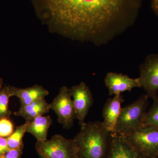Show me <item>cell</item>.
I'll return each mask as SVG.
<instances>
[{
  "label": "cell",
  "mask_w": 158,
  "mask_h": 158,
  "mask_svg": "<svg viewBox=\"0 0 158 158\" xmlns=\"http://www.w3.org/2000/svg\"><path fill=\"white\" fill-rule=\"evenodd\" d=\"M70 93L76 113L77 118L81 126L85 123V118L94 103L92 92L85 82L74 85Z\"/></svg>",
  "instance_id": "cell-8"
},
{
  "label": "cell",
  "mask_w": 158,
  "mask_h": 158,
  "mask_svg": "<svg viewBox=\"0 0 158 158\" xmlns=\"http://www.w3.org/2000/svg\"><path fill=\"white\" fill-rule=\"evenodd\" d=\"M14 131V125L9 117L0 118V137L8 138Z\"/></svg>",
  "instance_id": "cell-18"
},
{
  "label": "cell",
  "mask_w": 158,
  "mask_h": 158,
  "mask_svg": "<svg viewBox=\"0 0 158 158\" xmlns=\"http://www.w3.org/2000/svg\"><path fill=\"white\" fill-rule=\"evenodd\" d=\"M153 100L152 106L144 115L142 126H151L158 128V96Z\"/></svg>",
  "instance_id": "cell-16"
},
{
  "label": "cell",
  "mask_w": 158,
  "mask_h": 158,
  "mask_svg": "<svg viewBox=\"0 0 158 158\" xmlns=\"http://www.w3.org/2000/svg\"><path fill=\"white\" fill-rule=\"evenodd\" d=\"M35 148L39 156L47 158H77L73 139L59 134L54 135L49 140L37 141Z\"/></svg>",
  "instance_id": "cell-5"
},
{
  "label": "cell",
  "mask_w": 158,
  "mask_h": 158,
  "mask_svg": "<svg viewBox=\"0 0 158 158\" xmlns=\"http://www.w3.org/2000/svg\"><path fill=\"white\" fill-rule=\"evenodd\" d=\"M147 94L122 109L113 133L121 136L131 134L142 126L148 99Z\"/></svg>",
  "instance_id": "cell-3"
},
{
  "label": "cell",
  "mask_w": 158,
  "mask_h": 158,
  "mask_svg": "<svg viewBox=\"0 0 158 158\" xmlns=\"http://www.w3.org/2000/svg\"><path fill=\"white\" fill-rule=\"evenodd\" d=\"M27 123L18 126L13 133L7 138L8 147L9 149L23 148L24 144L23 139L26 132Z\"/></svg>",
  "instance_id": "cell-15"
},
{
  "label": "cell",
  "mask_w": 158,
  "mask_h": 158,
  "mask_svg": "<svg viewBox=\"0 0 158 158\" xmlns=\"http://www.w3.org/2000/svg\"><path fill=\"white\" fill-rule=\"evenodd\" d=\"M10 97L8 86L5 85L0 90V118L11 116L12 112L9 107Z\"/></svg>",
  "instance_id": "cell-17"
},
{
  "label": "cell",
  "mask_w": 158,
  "mask_h": 158,
  "mask_svg": "<svg viewBox=\"0 0 158 158\" xmlns=\"http://www.w3.org/2000/svg\"><path fill=\"white\" fill-rule=\"evenodd\" d=\"M107 158H147L136 150L123 136L111 133Z\"/></svg>",
  "instance_id": "cell-10"
},
{
  "label": "cell",
  "mask_w": 158,
  "mask_h": 158,
  "mask_svg": "<svg viewBox=\"0 0 158 158\" xmlns=\"http://www.w3.org/2000/svg\"><path fill=\"white\" fill-rule=\"evenodd\" d=\"M124 100L122 94L113 96L108 99L105 103L102 110L103 124L111 133L114 131V128L121 113V104Z\"/></svg>",
  "instance_id": "cell-11"
},
{
  "label": "cell",
  "mask_w": 158,
  "mask_h": 158,
  "mask_svg": "<svg viewBox=\"0 0 158 158\" xmlns=\"http://www.w3.org/2000/svg\"><path fill=\"white\" fill-rule=\"evenodd\" d=\"M9 150L7 138L0 137V156L6 153Z\"/></svg>",
  "instance_id": "cell-20"
},
{
  "label": "cell",
  "mask_w": 158,
  "mask_h": 158,
  "mask_svg": "<svg viewBox=\"0 0 158 158\" xmlns=\"http://www.w3.org/2000/svg\"><path fill=\"white\" fill-rule=\"evenodd\" d=\"M27 123L26 132L30 133L37 141L47 140L48 130L53 123L50 116H37L31 121H26Z\"/></svg>",
  "instance_id": "cell-14"
},
{
  "label": "cell",
  "mask_w": 158,
  "mask_h": 158,
  "mask_svg": "<svg viewBox=\"0 0 158 158\" xmlns=\"http://www.w3.org/2000/svg\"><path fill=\"white\" fill-rule=\"evenodd\" d=\"M134 148L145 157L158 156V128L142 126L127 135L123 136Z\"/></svg>",
  "instance_id": "cell-4"
},
{
  "label": "cell",
  "mask_w": 158,
  "mask_h": 158,
  "mask_svg": "<svg viewBox=\"0 0 158 158\" xmlns=\"http://www.w3.org/2000/svg\"><path fill=\"white\" fill-rule=\"evenodd\" d=\"M50 106V110L56 114L58 122L64 129H69L73 127L77 116L69 88L66 86L60 88Z\"/></svg>",
  "instance_id": "cell-6"
},
{
  "label": "cell",
  "mask_w": 158,
  "mask_h": 158,
  "mask_svg": "<svg viewBox=\"0 0 158 158\" xmlns=\"http://www.w3.org/2000/svg\"><path fill=\"white\" fill-rule=\"evenodd\" d=\"M3 81L2 79L0 77V90L3 88Z\"/></svg>",
  "instance_id": "cell-22"
},
{
  "label": "cell",
  "mask_w": 158,
  "mask_h": 158,
  "mask_svg": "<svg viewBox=\"0 0 158 158\" xmlns=\"http://www.w3.org/2000/svg\"><path fill=\"white\" fill-rule=\"evenodd\" d=\"M73 138L77 158H107L111 133L102 122L85 123Z\"/></svg>",
  "instance_id": "cell-2"
},
{
  "label": "cell",
  "mask_w": 158,
  "mask_h": 158,
  "mask_svg": "<svg viewBox=\"0 0 158 158\" xmlns=\"http://www.w3.org/2000/svg\"><path fill=\"white\" fill-rule=\"evenodd\" d=\"M23 148L10 149L4 155L0 156V158H21Z\"/></svg>",
  "instance_id": "cell-19"
},
{
  "label": "cell",
  "mask_w": 158,
  "mask_h": 158,
  "mask_svg": "<svg viewBox=\"0 0 158 158\" xmlns=\"http://www.w3.org/2000/svg\"><path fill=\"white\" fill-rule=\"evenodd\" d=\"M158 158V156L157 157V158Z\"/></svg>",
  "instance_id": "cell-24"
},
{
  "label": "cell",
  "mask_w": 158,
  "mask_h": 158,
  "mask_svg": "<svg viewBox=\"0 0 158 158\" xmlns=\"http://www.w3.org/2000/svg\"><path fill=\"white\" fill-rule=\"evenodd\" d=\"M8 88L10 97L16 96L19 98L21 108L39 99L45 98L49 94L48 90L39 85L24 88L8 86Z\"/></svg>",
  "instance_id": "cell-12"
},
{
  "label": "cell",
  "mask_w": 158,
  "mask_h": 158,
  "mask_svg": "<svg viewBox=\"0 0 158 158\" xmlns=\"http://www.w3.org/2000/svg\"><path fill=\"white\" fill-rule=\"evenodd\" d=\"M40 158H47L46 157H45L44 156H39Z\"/></svg>",
  "instance_id": "cell-23"
},
{
  "label": "cell",
  "mask_w": 158,
  "mask_h": 158,
  "mask_svg": "<svg viewBox=\"0 0 158 158\" xmlns=\"http://www.w3.org/2000/svg\"><path fill=\"white\" fill-rule=\"evenodd\" d=\"M142 0H31L50 31L80 42L107 44L135 21Z\"/></svg>",
  "instance_id": "cell-1"
},
{
  "label": "cell",
  "mask_w": 158,
  "mask_h": 158,
  "mask_svg": "<svg viewBox=\"0 0 158 158\" xmlns=\"http://www.w3.org/2000/svg\"><path fill=\"white\" fill-rule=\"evenodd\" d=\"M105 84L110 95L114 96L133 89L141 88L139 78H132L122 73L110 72L105 77Z\"/></svg>",
  "instance_id": "cell-9"
},
{
  "label": "cell",
  "mask_w": 158,
  "mask_h": 158,
  "mask_svg": "<svg viewBox=\"0 0 158 158\" xmlns=\"http://www.w3.org/2000/svg\"><path fill=\"white\" fill-rule=\"evenodd\" d=\"M50 110V104L47 102L45 98H42L20 108L18 111L14 112V114L15 116H21L26 121H31L37 116H43L49 113Z\"/></svg>",
  "instance_id": "cell-13"
},
{
  "label": "cell",
  "mask_w": 158,
  "mask_h": 158,
  "mask_svg": "<svg viewBox=\"0 0 158 158\" xmlns=\"http://www.w3.org/2000/svg\"><path fill=\"white\" fill-rule=\"evenodd\" d=\"M152 7L155 13L158 16V0H152Z\"/></svg>",
  "instance_id": "cell-21"
},
{
  "label": "cell",
  "mask_w": 158,
  "mask_h": 158,
  "mask_svg": "<svg viewBox=\"0 0 158 158\" xmlns=\"http://www.w3.org/2000/svg\"><path fill=\"white\" fill-rule=\"evenodd\" d=\"M141 88L153 99L157 97L158 91V54L146 57L140 66L139 77Z\"/></svg>",
  "instance_id": "cell-7"
}]
</instances>
